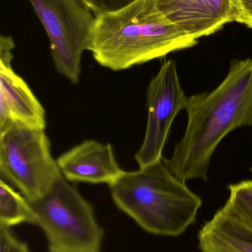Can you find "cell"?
Segmentation results:
<instances>
[{"mask_svg":"<svg viewBox=\"0 0 252 252\" xmlns=\"http://www.w3.org/2000/svg\"><path fill=\"white\" fill-rule=\"evenodd\" d=\"M0 175L30 202L47 195L63 176L44 130L17 125L0 130Z\"/></svg>","mask_w":252,"mask_h":252,"instance_id":"cell-5","label":"cell"},{"mask_svg":"<svg viewBox=\"0 0 252 252\" xmlns=\"http://www.w3.org/2000/svg\"><path fill=\"white\" fill-rule=\"evenodd\" d=\"M229 197L223 207L252 232V180L229 187Z\"/></svg>","mask_w":252,"mask_h":252,"instance_id":"cell-13","label":"cell"},{"mask_svg":"<svg viewBox=\"0 0 252 252\" xmlns=\"http://www.w3.org/2000/svg\"><path fill=\"white\" fill-rule=\"evenodd\" d=\"M30 203L49 252L102 251L104 230L93 207L63 176L47 195Z\"/></svg>","mask_w":252,"mask_h":252,"instance_id":"cell-4","label":"cell"},{"mask_svg":"<svg viewBox=\"0 0 252 252\" xmlns=\"http://www.w3.org/2000/svg\"><path fill=\"white\" fill-rule=\"evenodd\" d=\"M45 110L12 64L0 63V130L12 125L44 130Z\"/></svg>","mask_w":252,"mask_h":252,"instance_id":"cell-10","label":"cell"},{"mask_svg":"<svg viewBox=\"0 0 252 252\" xmlns=\"http://www.w3.org/2000/svg\"><path fill=\"white\" fill-rule=\"evenodd\" d=\"M236 20L252 28V0H235Z\"/></svg>","mask_w":252,"mask_h":252,"instance_id":"cell-16","label":"cell"},{"mask_svg":"<svg viewBox=\"0 0 252 252\" xmlns=\"http://www.w3.org/2000/svg\"><path fill=\"white\" fill-rule=\"evenodd\" d=\"M96 15L115 12L136 0H84Z\"/></svg>","mask_w":252,"mask_h":252,"instance_id":"cell-15","label":"cell"},{"mask_svg":"<svg viewBox=\"0 0 252 252\" xmlns=\"http://www.w3.org/2000/svg\"><path fill=\"white\" fill-rule=\"evenodd\" d=\"M0 252H31L28 244L20 241L11 229L0 226Z\"/></svg>","mask_w":252,"mask_h":252,"instance_id":"cell-14","label":"cell"},{"mask_svg":"<svg viewBox=\"0 0 252 252\" xmlns=\"http://www.w3.org/2000/svg\"><path fill=\"white\" fill-rule=\"evenodd\" d=\"M44 26L58 73L78 84L96 16L84 0H29Z\"/></svg>","mask_w":252,"mask_h":252,"instance_id":"cell-6","label":"cell"},{"mask_svg":"<svg viewBox=\"0 0 252 252\" xmlns=\"http://www.w3.org/2000/svg\"><path fill=\"white\" fill-rule=\"evenodd\" d=\"M160 11L197 40L236 20L235 0H157Z\"/></svg>","mask_w":252,"mask_h":252,"instance_id":"cell-8","label":"cell"},{"mask_svg":"<svg viewBox=\"0 0 252 252\" xmlns=\"http://www.w3.org/2000/svg\"><path fill=\"white\" fill-rule=\"evenodd\" d=\"M56 161L68 182L110 186L125 172L118 165L111 145L96 140H85L75 145Z\"/></svg>","mask_w":252,"mask_h":252,"instance_id":"cell-9","label":"cell"},{"mask_svg":"<svg viewBox=\"0 0 252 252\" xmlns=\"http://www.w3.org/2000/svg\"><path fill=\"white\" fill-rule=\"evenodd\" d=\"M198 243L202 252H252V232L223 207L201 228Z\"/></svg>","mask_w":252,"mask_h":252,"instance_id":"cell-11","label":"cell"},{"mask_svg":"<svg viewBox=\"0 0 252 252\" xmlns=\"http://www.w3.org/2000/svg\"><path fill=\"white\" fill-rule=\"evenodd\" d=\"M188 98L182 88L175 61H166L146 90L147 125L142 146L135 155L139 168L162 160L172 124L186 109Z\"/></svg>","mask_w":252,"mask_h":252,"instance_id":"cell-7","label":"cell"},{"mask_svg":"<svg viewBox=\"0 0 252 252\" xmlns=\"http://www.w3.org/2000/svg\"><path fill=\"white\" fill-rule=\"evenodd\" d=\"M109 187L118 208L154 235H182L195 222L202 206L201 198L162 160L136 171H125Z\"/></svg>","mask_w":252,"mask_h":252,"instance_id":"cell-3","label":"cell"},{"mask_svg":"<svg viewBox=\"0 0 252 252\" xmlns=\"http://www.w3.org/2000/svg\"><path fill=\"white\" fill-rule=\"evenodd\" d=\"M156 1L136 0L117 11L96 15L87 50L99 65L124 70L198 44L164 16Z\"/></svg>","mask_w":252,"mask_h":252,"instance_id":"cell-2","label":"cell"},{"mask_svg":"<svg viewBox=\"0 0 252 252\" xmlns=\"http://www.w3.org/2000/svg\"><path fill=\"white\" fill-rule=\"evenodd\" d=\"M15 44L11 36L1 35L0 38V63L12 64Z\"/></svg>","mask_w":252,"mask_h":252,"instance_id":"cell-17","label":"cell"},{"mask_svg":"<svg viewBox=\"0 0 252 252\" xmlns=\"http://www.w3.org/2000/svg\"><path fill=\"white\" fill-rule=\"evenodd\" d=\"M36 224V215L30 201L11 185L0 180V226L12 229L19 225Z\"/></svg>","mask_w":252,"mask_h":252,"instance_id":"cell-12","label":"cell"},{"mask_svg":"<svg viewBox=\"0 0 252 252\" xmlns=\"http://www.w3.org/2000/svg\"><path fill=\"white\" fill-rule=\"evenodd\" d=\"M251 171L252 172V168H251Z\"/></svg>","mask_w":252,"mask_h":252,"instance_id":"cell-18","label":"cell"},{"mask_svg":"<svg viewBox=\"0 0 252 252\" xmlns=\"http://www.w3.org/2000/svg\"><path fill=\"white\" fill-rule=\"evenodd\" d=\"M188 123L167 168L182 182L208 181L209 167L216 148L232 130L252 126V59L231 62L221 84L210 93L188 98Z\"/></svg>","mask_w":252,"mask_h":252,"instance_id":"cell-1","label":"cell"}]
</instances>
